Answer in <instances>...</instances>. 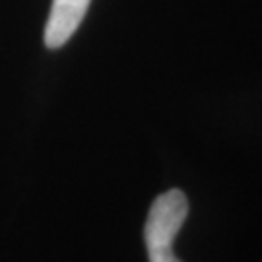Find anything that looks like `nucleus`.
Listing matches in <instances>:
<instances>
[{
  "label": "nucleus",
  "instance_id": "nucleus-1",
  "mask_svg": "<svg viewBox=\"0 0 262 262\" xmlns=\"http://www.w3.org/2000/svg\"><path fill=\"white\" fill-rule=\"evenodd\" d=\"M187 215L188 200L179 188H171L154 200L144 225V241L150 262H181L173 253V241Z\"/></svg>",
  "mask_w": 262,
  "mask_h": 262
},
{
  "label": "nucleus",
  "instance_id": "nucleus-2",
  "mask_svg": "<svg viewBox=\"0 0 262 262\" xmlns=\"http://www.w3.org/2000/svg\"><path fill=\"white\" fill-rule=\"evenodd\" d=\"M92 0H53L45 26V43L51 49L62 47L80 28Z\"/></svg>",
  "mask_w": 262,
  "mask_h": 262
}]
</instances>
